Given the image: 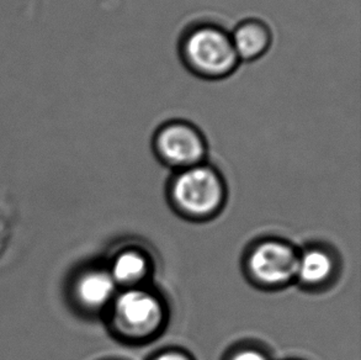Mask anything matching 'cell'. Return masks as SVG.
Instances as JSON below:
<instances>
[{
    "label": "cell",
    "instance_id": "cell-1",
    "mask_svg": "<svg viewBox=\"0 0 361 360\" xmlns=\"http://www.w3.org/2000/svg\"><path fill=\"white\" fill-rule=\"evenodd\" d=\"M176 51L183 67L207 82L230 78L240 67L230 30L211 20L185 26L178 39Z\"/></svg>",
    "mask_w": 361,
    "mask_h": 360
},
{
    "label": "cell",
    "instance_id": "cell-2",
    "mask_svg": "<svg viewBox=\"0 0 361 360\" xmlns=\"http://www.w3.org/2000/svg\"><path fill=\"white\" fill-rule=\"evenodd\" d=\"M108 311L114 333L132 344L159 336L169 317L166 300L145 285L120 289Z\"/></svg>",
    "mask_w": 361,
    "mask_h": 360
},
{
    "label": "cell",
    "instance_id": "cell-3",
    "mask_svg": "<svg viewBox=\"0 0 361 360\" xmlns=\"http://www.w3.org/2000/svg\"><path fill=\"white\" fill-rule=\"evenodd\" d=\"M168 191L176 212L192 221L214 219L227 198L224 176L207 161L174 172Z\"/></svg>",
    "mask_w": 361,
    "mask_h": 360
},
{
    "label": "cell",
    "instance_id": "cell-4",
    "mask_svg": "<svg viewBox=\"0 0 361 360\" xmlns=\"http://www.w3.org/2000/svg\"><path fill=\"white\" fill-rule=\"evenodd\" d=\"M152 150L161 164L178 172L207 161L209 142L195 122L176 117L157 127Z\"/></svg>",
    "mask_w": 361,
    "mask_h": 360
},
{
    "label": "cell",
    "instance_id": "cell-5",
    "mask_svg": "<svg viewBox=\"0 0 361 360\" xmlns=\"http://www.w3.org/2000/svg\"><path fill=\"white\" fill-rule=\"evenodd\" d=\"M298 251L279 239H264L252 244L244 257V272L255 287L278 290L295 282Z\"/></svg>",
    "mask_w": 361,
    "mask_h": 360
},
{
    "label": "cell",
    "instance_id": "cell-6",
    "mask_svg": "<svg viewBox=\"0 0 361 360\" xmlns=\"http://www.w3.org/2000/svg\"><path fill=\"white\" fill-rule=\"evenodd\" d=\"M118 290L108 267L84 269L73 284L74 300L82 310L90 313L109 310Z\"/></svg>",
    "mask_w": 361,
    "mask_h": 360
},
{
    "label": "cell",
    "instance_id": "cell-7",
    "mask_svg": "<svg viewBox=\"0 0 361 360\" xmlns=\"http://www.w3.org/2000/svg\"><path fill=\"white\" fill-rule=\"evenodd\" d=\"M338 269L339 263L332 249L321 244L308 246L298 252L295 282L310 292L322 290L332 282Z\"/></svg>",
    "mask_w": 361,
    "mask_h": 360
},
{
    "label": "cell",
    "instance_id": "cell-8",
    "mask_svg": "<svg viewBox=\"0 0 361 360\" xmlns=\"http://www.w3.org/2000/svg\"><path fill=\"white\" fill-rule=\"evenodd\" d=\"M230 34L240 64H253L263 59L273 46V30L258 18L240 20Z\"/></svg>",
    "mask_w": 361,
    "mask_h": 360
},
{
    "label": "cell",
    "instance_id": "cell-9",
    "mask_svg": "<svg viewBox=\"0 0 361 360\" xmlns=\"http://www.w3.org/2000/svg\"><path fill=\"white\" fill-rule=\"evenodd\" d=\"M108 269L118 289L143 287L153 272V260L146 251L128 246L114 256Z\"/></svg>",
    "mask_w": 361,
    "mask_h": 360
},
{
    "label": "cell",
    "instance_id": "cell-10",
    "mask_svg": "<svg viewBox=\"0 0 361 360\" xmlns=\"http://www.w3.org/2000/svg\"><path fill=\"white\" fill-rule=\"evenodd\" d=\"M225 360H271L268 352L254 344H240L228 352Z\"/></svg>",
    "mask_w": 361,
    "mask_h": 360
},
{
    "label": "cell",
    "instance_id": "cell-11",
    "mask_svg": "<svg viewBox=\"0 0 361 360\" xmlns=\"http://www.w3.org/2000/svg\"><path fill=\"white\" fill-rule=\"evenodd\" d=\"M149 360H195L192 356L176 348H171V349H164V351L158 352L157 354L152 356Z\"/></svg>",
    "mask_w": 361,
    "mask_h": 360
}]
</instances>
